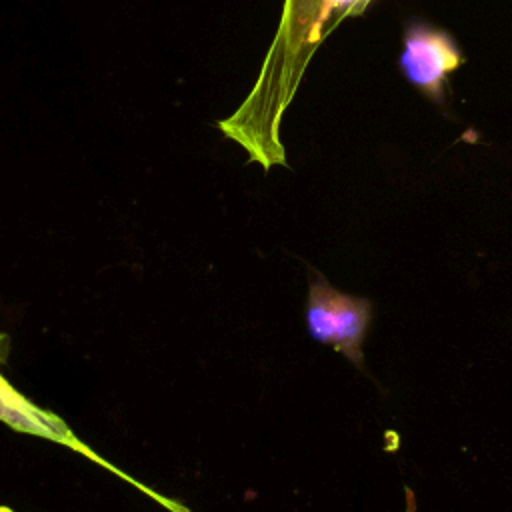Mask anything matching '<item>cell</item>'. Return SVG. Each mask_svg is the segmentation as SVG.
I'll use <instances>...</instances> for the list:
<instances>
[{
  "mask_svg": "<svg viewBox=\"0 0 512 512\" xmlns=\"http://www.w3.org/2000/svg\"><path fill=\"white\" fill-rule=\"evenodd\" d=\"M322 8L324 0H284L276 36L254 90L240 110L222 122V130L266 170L286 164L280 126L320 46Z\"/></svg>",
  "mask_w": 512,
  "mask_h": 512,
  "instance_id": "6da1fadb",
  "label": "cell"
},
{
  "mask_svg": "<svg viewBox=\"0 0 512 512\" xmlns=\"http://www.w3.org/2000/svg\"><path fill=\"white\" fill-rule=\"evenodd\" d=\"M308 336L344 354L354 366L364 370L362 344L372 320V302L336 290L322 274H314L306 298Z\"/></svg>",
  "mask_w": 512,
  "mask_h": 512,
  "instance_id": "7a4b0ae2",
  "label": "cell"
},
{
  "mask_svg": "<svg viewBox=\"0 0 512 512\" xmlns=\"http://www.w3.org/2000/svg\"><path fill=\"white\" fill-rule=\"evenodd\" d=\"M8 352H10V338L8 334L0 332V366L4 364V360L8 358ZM0 422L8 424L10 428L18 430V432H24V434H32V436H40L44 440H50V442H58V444H64L72 450H76L78 454L98 462L100 466L108 468L110 472L122 476L124 480H128L130 484L138 486L140 490H144L148 496L156 498L164 508H168L170 512H190L184 504H178V502H172L170 498L166 496H160L156 494L154 490L146 488L144 484H140L138 480L130 478L128 474H124L122 470H118L116 466H112L110 462H106L104 458H100L92 448H88L72 430L70 426L60 418L56 416L54 412L34 404L32 400H28L22 392H18L10 382L8 378L0 372Z\"/></svg>",
  "mask_w": 512,
  "mask_h": 512,
  "instance_id": "3957f363",
  "label": "cell"
},
{
  "mask_svg": "<svg viewBox=\"0 0 512 512\" xmlns=\"http://www.w3.org/2000/svg\"><path fill=\"white\" fill-rule=\"evenodd\" d=\"M460 64L462 52L448 32L420 24L406 32L400 66L410 84L428 98L436 102L442 100L446 78Z\"/></svg>",
  "mask_w": 512,
  "mask_h": 512,
  "instance_id": "277c9868",
  "label": "cell"
}]
</instances>
